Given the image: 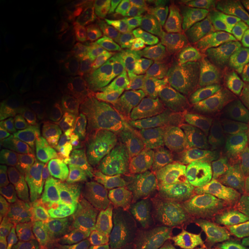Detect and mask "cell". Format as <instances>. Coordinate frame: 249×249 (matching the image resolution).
<instances>
[{
    "label": "cell",
    "mask_w": 249,
    "mask_h": 249,
    "mask_svg": "<svg viewBox=\"0 0 249 249\" xmlns=\"http://www.w3.org/2000/svg\"><path fill=\"white\" fill-rule=\"evenodd\" d=\"M21 231V220L18 211L9 203L1 204V242L7 246L18 238Z\"/></svg>",
    "instance_id": "18"
},
{
    "label": "cell",
    "mask_w": 249,
    "mask_h": 249,
    "mask_svg": "<svg viewBox=\"0 0 249 249\" xmlns=\"http://www.w3.org/2000/svg\"><path fill=\"white\" fill-rule=\"evenodd\" d=\"M200 169V149L192 143L180 141L160 156L156 170L167 185L177 189L195 187Z\"/></svg>",
    "instance_id": "4"
},
{
    "label": "cell",
    "mask_w": 249,
    "mask_h": 249,
    "mask_svg": "<svg viewBox=\"0 0 249 249\" xmlns=\"http://www.w3.org/2000/svg\"><path fill=\"white\" fill-rule=\"evenodd\" d=\"M236 28H238V33L240 38H242L246 43L249 44V21L245 24H242V26H239Z\"/></svg>",
    "instance_id": "26"
},
{
    "label": "cell",
    "mask_w": 249,
    "mask_h": 249,
    "mask_svg": "<svg viewBox=\"0 0 249 249\" xmlns=\"http://www.w3.org/2000/svg\"><path fill=\"white\" fill-rule=\"evenodd\" d=\"M223 126V116L194 107L186 112L177 127L181 141L192 143L198 149L217 139Z\"/></svg>",
    "instance_id": "9"
},
{
    "label": "cell",
    "mask_w": 249,
    "mask_h": 249,
    "mask_svg": "<svg viewBox=\"0 0 249 249\" xmlns=\"http://www.w3.org/2000/svg\"><path fill=\"white\" fill-rule=\"evenodd\" d=\"M222 1H214V0H194V1L182 2L179 8L188 17H201L213 13Z\"/></svg>",
    "instance_id": "19"
},
{
    "label": "cell",
    "mask_w": 249,
    "mask_h": 249,
    "mask_svg": "<svg viewBox=\"0 0 249 249\" xmlns=\"http://www.w3.org/2000/svg\"><path fill=\"white\" fill-rule=\"evenodd\" d=\"M150 37L155 50L161 53L180 55L185 53L188 49V45L181 35L165 22L163 18H157L152 22Z\"/></svg>",
    "instance_id": "14"
},
{
    "label": "cell",
    "mask_w": 249,
    "mask_h": 249,
    "mask_svg": "<svg viewBox=\"0 0 249 249\" xmlns=\"http://www.w3.org/2000/svg\"><path fill=\"white\" fill-rule=\"evenodd\" d=\"M67 176L66 169H59L43 172L34 178L26 196V210L31 223H40L45 219L62 191Z\"/></svg>",
    "instance_id": "5"
},
{
    "label": "cell",
    "mask_w": 249,
    "mask_h": 249,
    "mask_svg": "<svg viewBox=\"0 0 249 249\" xmlns=\"http://www.w3.org/2000/svg\"><path fill=\"white\" fill-rule=\"evenodd\" d=\"M154 249H194L179 239L170 235H160L156 241Z\"/></svg>",
    "instance_id": "22"
},
{
    "label": "cell",
    "mask_w": 249,
    "mask_h": 249,
    "mask_svg": "<svg viewBox=\"0 0 249 249\" xmlns=\"http://www.w3.org/2000/svg\"><path fill=\"white\" fill-rule=\"evenodd\" d=\"M173 68L171 58L167 54L154 50L143 57L138 68V77L141 83H148L158 80L170 73Z\"/></svg>",
    "instance_id": "15"
},
{
    "label": "cell",
    "mask_w": 249,
    "mask_h": 249,
    "mask_svg": "<svg viewBox=\"0 0 249 249\" xmlns=\"http://www.w3.org/2000/svg\"><path fill=\"white\" fill-rule=\"evenodd\" d=\"M223 126L219 138L225 148L233 155L249 139V113L240 105L224 108Z\"/></svg>",
    "instance_id": "12"
},
{
    "label": "cell",
    "mask_w": 249,
    "mask_h": 249,
    "mask_svg": "<svg viewBox=\"0 0 249 249\" xmlns=\"http://www.w3.org/2000/svg\"><path fill=\"white\" fill-rule=\"evenodd\" d=\"M90 208L97 222L116 225L124 219L128 209L126 192L117 180H103L87 194Z\"/></svg>",
    "instance_id": "6"
},
{
    "label": "cell",
    "mask_w": 249,
    "mask_h": 249,
    "mask_svg": "<svg viewBox=\"0 0 249 249\" xmlns=\"http://www.w3.org/2000/svg\"><path fill=\"white\" fill-rule=\"evenodd\" d=\"M183 74L189 99L200 105H211L218 99L216 71L191 54L182 58Z\"/></svg>",
    "instance_id": "8"
},
{
    "label": "cell",
    "mask_w": 249,
    "mask_h": 249,
    "mask_svg": "<svg viewBox=\"0 0 249 249\" xmlns=\"http://www.w3.org/2000/svg\"><path fill=\"white\" fill-rule=\"evenodd\" d=\"M234 239L242 248L249 249V231H242L240 233H235Z\"/></svg>",
    "instance_id": "25"
},
{
    "label": "cell",
    "mask_w": 249,
    "mask_h": 249,
    "mask_svg": "<svg viewBox=\"0 0 249 249\" xmlns=\"http://www.w3.org/2000/svg\"><path fill=\"white\" fill-rule=\"evenodd\" d=\"M189 101L191 99H189L185 83L171 91L167 96H165L160 103L154 105V108L165 117L178 118L185 112Z\"/></svg>",
    "instance_id": "17"
},
{
    "label": "cell",
    "mask_w": 249,
    "mask_h": 249,
    "mask_svg": "<svg viewBox=\"0 0 249 249\" xmlns=\"http://www.w3.org/2000/svg\"><path fill=\"white\" fill-rule=\"evenodd\" d=\"M240 107L244 108L246 112H248V113H249V97H247V98L244 99V101L241 102Z\"/></svg>",
    "instance_id": "28"
},
{
    "label": "cell",
    "mask_w": 249,
    "mask_h": 249,
    "mask_svg": "<svg viewBox=\"0 0 249 249\" xmlns=\"http://www.w3.org/2000/svg\"><path fill=\"white\" fill-rule=\"evenodd\" d=\"M224 225L230 230L249 226V169L210 192Z\"/></svg>",
    "instance_id": "3"
},
{
    "label": "cell",
    "mask_w": 249,
    "mask_h": 249,
    "mask_svg": "<svg viewBox=\"0 0 249 249\" xmlns=\"http://www.w3.org/2000/svg\"><path fill=\"white\" fill-rule=\"evenodd\" d=\"M13 249H55L52 241L46 236H31L23 240Z\"/></svg>",
    "instance_id": "21"
},
{
    "label": "cell",
    "mask_w": 249,
    "mask_h": 249,
    "mask_svg": "<svg viewBox=\"0 0 249 249\" xmlns=\"http://www.w3.org/2000/svg\"><path fill=\"white\" fill-rule=\"evenodd\" d=\"M248 227H249V226H248Z\"/></svg>",
    "instance_id": "29"
},
{
    "label": "cell",
    "mask_w": 249,
    "mask_h": 249,
    "mask_svg": "<svg viewBox=\"0 0 249 249\" xmlns=\"http://www.w3.org/2000/svg\"><path fill=\"white\" fill-rule=\"evenodd\" d=\"M218 99L233 104L249 97V70L242 60L223 61L214 68Z\"/></svg>",
    "instance_id": "10"
},
{
    "label": "cell",
    "mask_w": 249,
    "mask_h": 249,
    "mask_svg": "<svg viewBox=\"0 0 249 249\" xmlns=\"http://www.w3.org/2000/svg\"><path fill=\"white\" fill-rule=\"evenodd\" d=\"M160 222L161 235L179 239L194 249H213L235 234L223 224L213 197L198 189L169 196Z\"/></svg>",
    "instance_id": "1"
},
{
    "label": "cell",
    "mask_w": 249,
    "mask_h": 249,
    "mask_svg": "<svg viewBox=\"0 0 249 249\" xmlns=\"http://www.w3.org/2000/svg\"><path fill=\"white\" fill-rule=\"evenodd\" d=\"M85 167L77 166L68 174L66 181L62 187V193L59 201L58 210L52 220L51 227L54 231H61L66 229L73 222L75 216L77 204L80 200V193L85 181Z\"/></svg>",
    "instance_id": "11"
},
{
    "label": "cell",
    "mask_w": 249,
    "mask_h": 249,
    "mask_svg": "<svg viewBox=\"0 0 249 249\" xmlns=\"http://www.w3.org/2000/svg\"><path fill=\"white\" fill-rule=\"evenodd\" d=\"M249 169V139L242 143L241 147L233 155L230 169V178L238 176Z\"/></svg>",
    "instance_id": "20"
},
{
    "label": "cell",
    "mask_w": 249,
    "mask_h": 249,
    "mask_svg": "<svg viewBox=\"0 0 249 249\" xmlns=\"http://www.w3.org/2000/svg\"><path fill=\"white\" fill-rule=\"evenodd\" d=\"M185 74H183L182 66H174L172 71H170L167 75L161 77L154 85L148 87L145 90V98L150 99L154 102V105L160 103L165 96H167L171 91L178 87L185 85Z\"/></svg>",
    "instance_id": "16"
},
{
    "label": "cell",
    "mask_w": 249,
    "mask_h": 249,
    "mask_svg": "<svg viewBox=\"0 0 249 249\" xmlns=\"http://www.w3.org/2000/svg\"><path fill=\"white\" fill-rule=\"evenodd\" d=\"M181 141L177 128L173 129H145L138 133V145L143 154L158 158L173 145Z\"/></svg>",
    "instance_id": "13"
},
{
    "label": "cell",
    "mask_w": 249,
    "mask_h": 249,
    "mask_svg": "<svg viewBox=\"0 0 249 249\" xmlns=\"http://www.w3.org/2000/svg\"><path fill=\"white\" fill-rule=\"evenodd\" d=\"M233 154L223 144L219 138L200 148V169L195 188L213 191L230 178Z\"/></svg>",
    "instance_id": "7"
},
{
    "label": "cell",
    "mask_w": 249,
    "mask_h": 249,
    "mask_svg": "<svg viewBox=\"0 0 249 249\" xmlns=\"http://www.w3.org/2000/svg\"><path fill=\"white\" fill-rule=\"evenodd\" d=\"M241 58H242V61L245 62V65L248 67V70H249V48L245 50L244 53H242V55H241Z\"/></svg>",
    "instance_id": "27"
},
{
    "label": "cell",
    "mask_w": 249,
    "mask_h": 249,
    "mask_svg": "<svg viewBox=\"0 0 249 249\" xmlns=\"http://www.w3.org/2000/svg\"><path fill=\"white\" fill-rule=\"evenodd\" d=\"M234 17L236 27L242 26L249 21V0H241L234 4Z\"/></svg>",
    "instance_id": "23"
},
{
    "label": "cell",
    "mask_w": 249,
    "mask_h": 249,
    "mask_svg": "<svg viewBox=\"0 0 249 249\" xmlns=\"http://www.w3.org/2000/svg\"><path fill=\"white\" fill-rule=\"evenodd\" d=\"M234 4L223 1L202 36L189 50V54L208 65H213L231 57L241 48Z\"/></svg>",
    "instance_id": "2"
},
{
    "label": "cell",
    "mask_w": 249,
    "mask_h": 249,
    "mask_svg": "<svg viewBox=\"0 0 249 249\" xmlns=\"http://www.w3.org/2000/svg\"><path fill=\"white\" fill-rule=\"evenodd\" d=\"M234 236H235V234H234ZM234 236L226 239V240L220 241L219 244L214 246L213 249H245V248H242L241 246L235 241Z\"/></svg>",
    "instance_id": "24"
}]
</instances>
